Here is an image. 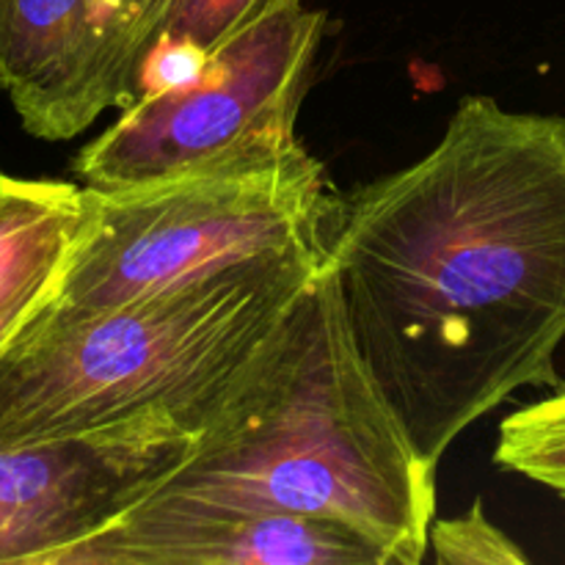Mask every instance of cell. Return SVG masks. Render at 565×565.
I'll return each mask as SVG.
<instances>
[{
  "label": "cell",
  "instance_id": "obj_1",
  "mask_svg": "<svg viewBox=\"0 0 565 565\" xmlns=\"http://www.w3.org/2000/svg\"><path fill=\"white\" fill-rule=\"evenodd\" d=\"M348 329L430 467L522 390H565V116L458 99L417 163L340 199Z\"/></svg>",
  "mask_w": 565,
  "mask_h": 565
},
{
  "label": "cell",
  "instance_id": "obj_2",
  "mask_svg": "<svg viewBox=\"0 0 565 565\" xmlns=\"http://www.w3.org/2000/svg\"><path fill=\"white\" fill-rule=\"evenodd\" d=\"M436 475L353 342L323 270L290 303L152 497L353 530L386 565L430 550Z\"/></svg>",
  "mask_w": 565,
  "mask_h": 565
},
{
  "label": "cell",
  "instance_id": "obj_3",
  "mask_svg": "<svg viewBox=\"0 0 565 565\" xmlns=\"http://www.w3.org/2000/svg\"><path fill=\"white\" fill-rule=\"evenodd\" d=\"M329 254L257 263L108 309L53 301L0 353V450L141 417L202 428Z\"/></svg>",
  "mask_w": 565,
  "mask_h": 565
},
{
  "label": "cell",
  "instance_id": "obj_4",
  "mask_svg": "<svg viewBox=\"0 0 565 565\" xmlns=\"http://www.w3.org/2000/svg\"><path fill=\"white\" fill-rule=\"evenodd\" d=\"M86 188V185H83ZM88 226L53 303L108 309L257 263L329 254L340 193L298 143L119 191L86 188Z\"/></svg>",
  "mask_w": 565,
  "mask_h": 565
},
{
  "label": "cell",
  "instance_id": "obj_5",
  "mask_svg": "<svg viewBox=\"0 0 565 565\" xmlns=\"http://www.w3.org/2000/svg\"><path fill=\"white\" fill-rule=\"evenodd\" d=\"M326 11L281 0L213 50L202 77L136 97L72 160L81 185L119 191L298 147L296 121L323 44Z\"/></svg>",
  "mask_w": 565,
  "mask_h": 565
},
{
  "label": "cell",
  "instance_id": "obj_6",
  "mask_svg": "<svg viewBox=\"0 0 565 565\" xmlns=\"http://www.w3.org/2000/svg\"><path fill=\"white\" fill-rule=\"evenodd\" d=\"M196 430L141 417L92 434L0 450V563L61 565L75 546L152 497Z\"/></svg>",
  "mask_w": 565,
  "mask_h": 565
},
{
  "label": "cell",
  "instance_id": "obj_7",
  "mask_svg": "<svg viewBox=\"0 0 565 565\" xmlns=\"http://www.w3.org/2000/svg\"><path fill=\"white\" fill-rule=\"evenodd\" d=\"M138 61L110 0H0V94L33 138L70 141L127 108Z\"/></svg>",
  "mask_w": 565,
  "mask_h": 565
},
{
  "label": "cell",
  "instance_id": "obj_8",
  "mask_svg": "<svg viewBox=\"0 0 565 565\" xmlns=\"http://www.w3.org/2000/svg\"><path fill=\"white\" fill-rule=\"evenodd\" d=\"M61 565H386L370 541L296 513H237L147 497Z\"/></svg>",
  "mask_w": 565,
  "mask_h": 565
},
{
  "label": "cell",
  "instance_id": "obj_9",
  "mask_svg": "<svg viewBox=\"0 0 565 565\" xmlns=\"http://www.w3.org/2000/svg\"><path fill=\"white\" fill-rule=\"evenodd\" d=\"M86 226L83 185L9 177L0 193V353L53 301Z\"/></svg>",
  "mask_w": 565,
  "mask_h": 565
},
{
  "label": "cell",
  "instance_id": "obj_10",
  "mask_svg": "<svg viewBox=\"0 0 565 565\" xmlns=\"http://www.w3.org/2000/svg\"><path fill=\"white\" fill-rule=\"evenodd\" d=\"M494 463L565 500V390L502 419Z\"/></svg>",
  "mask_w": 565,
  "mask_h": 565
},
{
  "label": "cell",
  "instance_id": "obj_11",
  "mask_svg": "<svg viewBox=\"0 0 565 565\" xmlns=\"http://www.w3.org/2000/svg\"><path fill=\"white\" fill-rule=\"evenodd\" d=\"M276 3L281 0H171L149 47L158 39H174V42L196 44L210 55L263 20Z\"/></svg>",
  "mask_w": 565,
  "mask_h": 565
},
{
  "label": "cell",
  "instance_id": "obj_12",
  "mask_svg": "<svg viewBox=\"0 0 565 565\" xmlns=\"http://www.w3.org/2000/svg\"><path fill=\"white\" fill-rule=\"evenodd\" d=\"M430 550L441 565H524L530 555L486 516L483 500H475L467 513L434 519Z\"/></svg>",
  "mask_w": 565,
  "mask_h": 565
},
{
  "label": "cell",
  "instance_id": "obj_13",
  "mask_svg": "<svg viewBox=\"0 0 565 565\" xmlns=\"http://www.w3.org/2000/svg\"><path fill=\"white\" fill-rule=\"evenodd\" d=\"M210 55L199 50L196 44L174 42V39H158L152 47L143 53L136 72V97L147 94L174 92L188 86L196 77H202Z\"/></svg>",
  "mask_w": 565,
  "mask_h": 565
},
{
  "label": "cell",
  "instance_id": "obj_14",
  "mask_svg": "<svg viewBox=\"0 0 565 565\" xmlns=\"http://www.w3.org/2000/svg\"><path fill=\"white\" fill-rule=\"evenodd\" d=\"M110 6H114V11L119 14V20L125 22L127 33H130L132 44H136L138 50V58H143L154 31H158L166 11H169L171 0H110ZM138 64H141V61H138Z\"/></svg>",
  "mask_w": 565,
  "mask_h": 565
},
{
  "label": "cell",
  "instance_id": "obj_15",
  "mask_svg": "<svg viewBox=\"0 0 565 565\" xmlns=\"http://www.w3.org/2000/svg\"><path fill=\"white\" fill-rule=\"evenodd\" d=\"M6 182H9V174H6V171H0V193H3Z\"/></svg>",
  "mask_w": 565,
  "mask_h": 565
}]
</instances>
